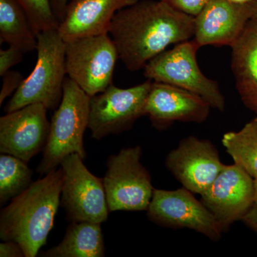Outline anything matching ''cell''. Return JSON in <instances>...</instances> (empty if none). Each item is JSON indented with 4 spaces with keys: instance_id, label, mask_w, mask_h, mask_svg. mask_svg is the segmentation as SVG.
<instances>
[{
    "instance_id": "cell-1",
    "label": "cell",
    "mask_w": 257,
    "mask_h": 257,
    "mask_svg": "<svg viewBox=\"0 0 257 257\" xmlns=\"http://www.w3.org/2000/svg\"><path fill=\"white\" fill-rule=\"evenodd\" d=\"M194 26V17L163 2L139 0L115 14L109 35L125 67L136 72L170 45L190 40Z\"/></svg>"
},
{
    "instance_id": "cell-2",
    "label": "cell",
    "mask_w": 257,
    "mask_h": 257,
    "mask_svg": "<svg viewBox=\"0 0 257 257\" xmlns=\"http://www.w3.org/2000/svg\"><path fill=\"white\" fill-rule=\"evenodd\" d=\"M63 182V169H55L14 198L0 213V239L20 243L26 257L36 256L53 228Z\"/></svg>"
},
{
    "instance_id": "cell-3",
    "label": "cell",
    "mask_w": 257,
    "mask_h": 257,
    "mask_svg": "<svg viewBox=\"0 0 257 257\" xmlns=\"http://www.w3.org/2000/svg\"><path fill=\"white\" fill-rule=\"evenodd\" d=\"M37 40L35 68L7 103L6 113L33 104H42L47 109L56 110L62 101L67 77L65 42L58 29L40 32Z\"/></svg>"
},
{
    "instance_id": "cell-4",
    "label": "cell",
    "mask_w": 257,
    "mask_h": 257,
    "mask_svg": "<svg viewBox=\"0 0 257 257\" xmlns=\"http://www.w3.org/2000/svg\"><path fill=\"white\" fill-rule=\"evenodd\" d=\"M89 102L90 96L66 77L63 97L52 116L47 145L37 167L40 175H47L57 169L72 154L86 158L84 135L89 124Z\"/></svg>"
},
{
    "instance_id": "cell-5",
    "label": "cell",
    "mask_w": 257,
    "mask_h": 257,
    "mask_svg": "<svg viewBox=\"0 0 257 257\" xmlns=\"http://www.w3.org/2000/svg\"><path fill=\"white\" fill-rule=\"evenodd\" d=\"M199 48L193 40L181 42L150 60L144 68V75L153 82L165 83L197 94L211 108L224 111L225 99L219 85L202 73L197 63Z\"/></svg>"
},
{
    "instance_id": "cell-6",
    "label": "cell",
    "mask_w": 257,
    "mask_h": 257,
    "mask_svg": "<svg viewBox=\"0 0 257 257\" xmlns=\"http://www.w3.org/2000/svg\"><path fill=\"white\" fill-rule=\"evenodd\" d=\"M140 146L122 149L106 162L104 188L109 211H147L153 196L151 176Z\"/></svg>"
},
{
    "instance_id": "cell-7",
    "label": "cell",
    "mask_w": 257,
    "mask_h": 257,
    "mask_svg": "<svg viewBox=\"0 0 257 257\" xmlns=\"http://www.w3.org/2000/svg\"><path fill=\"white\" fill-rule=\"evenodd\" d=\"M118 59L117 50L109 34L65 42L67 77L90 97L112 84Z\"/></svg>"
},
{
    "instance_id": "cell-8",
    "label": "cell",
    "mask_w": 257,
    "mask_h": 257,
    "mask_svg": "<svg viewBox=\"0 0 257 257\" xmlns=\"http://www.w3.org/2000/svg\"><path fill=\"white\" fill-rule=\"evenodd\" d=\"M152 81L121 89L110 84L104 92L91 96L88 128L92 138L100 140L111 135H119L133 127L145 116V106Z\"/></svg>"
},
{
    "instance_id": "cell-9",
    "label": "cell",
    "mask_w": 257,
    "mask_h": 257,
    "mask_svg": "<svg viewBox=\"0 0 257 257\" xmlns=\"http://www.w3.org/2000/svg\"><path fill=\"white\" fill-rule=\"evenodd\" d=\"M83 160L79 155L72 154L61 164L64 182L60 204L71 222L101 224L107 220L109 212L104 179L91 173Z\"/></svg>"
},
{
    "instance_id": "cell-10",
    "label": "cell",
    "mask_w": 257,
    "mask_h": 257,
    "mask_svg": "<svg viewBox=\"0 0 257 257\" xmlns=\"http://www.w3.org/2000/svg\"><path fill=\"white\" fill-rule=\"evenodd\" d=\"M193 194L184 187L175 190L154 189L147 217L162 227L193 230L214 242L219 241L223 234L219 223Z\"/></svg>"
},
{
    "instance_id": "cell-11",
    "label": "cell",
    "mask_w": 257,
    "mask_h": 257,
    "mask_svg": "<svg viewBox=\"0 0 257 257\" xmlns=\"http://www.w3.org/2000/svg\"><path fill=\"white\" fill-rule=\"evenodd\" d=\"M253 178L239 165H225L201 202L210 211L223 233L242 220L254 204Z\"/></svg>"
},
{
    "instance_id": "cell-12",
    "label": "cell",
    "mask_w": 257,
    "mask_h": 257,
    "mask_svg": "<svg viewBox=\"0 0 257 257\" xmlns=\"http://www.w3.org/2000/svg\"><path fill=\"white\" fill-rule=\"evenodd\" d=\"M167 170L184 188L202 194L224 169L219 151L209 140L189 136L166 157Z\"/></svg>"
},
{
    "instance_id": "cell-13",
    "label": "cell",
    "mask_w": 257,
    "mask_h": 257,
    "mask_svg": "<svg viewBox=\"0 0 257 257\" xmlns=\"http://www.w3.org/2000/svg\"><path fill=\"white\" fill-rule=\"evenodd\" d=\"M46 106L30 104L0 117V152L28 163L43 152L50 133Z\"/></svg>"
},
{
    "instance_id": "cell-14",
    "label": "cell",
    "mask_w": 257,
    "mask_h": 257,
    "mask_svg": "<svg viewBox=\"0 0 257 257\" xmlns=\"http://www.w3.org/2000/svg\"><path fill=\"white\" fill-rule=\"evenodd\" d=\"M256 13L257 2L239 4L230 0H209L200 13L194 17L193 40L199 47H231Z\"/></svg>"
},
{
    "instance_id": "cell-15",
    "label": "cell",
    "mask_w": 257,
    "mask_h": 257,
    "mask_svg": "<svg viewBox=\"0 0 257 257\" xmlns=\"http://www.w3.org/2000/svg\"><path fill=\"white\" fill-rule=\"evenodd\" d=\"M211 108L197 94L165 83L152 82L144 111L154 127L164 130L175 121L204 122Z\"/></svg>"
},
{
    "instance_id": "cell-16",
    "label": "cell",
    "mask_w": 257,
    "mask_h": 257,
    "mask_svg": "<svg viewBox=\"0 0 257 257\" xmlns=\"http://www.w3.org/2000/svg\"><path fill=\"white\" fill-rule=\"evenodd\" d=\"M139 0H69L58 32L64 42L109 34L115 14Z\"/></svg>"
},
{
    "instance_id": "cell-17",
    "label": "cell",
    "mask_w": 257,
    "mask_h": 257,
    "mask_svg": "<svg viewBox=\"0 0 257 257\" xmlns=\"http://www.w3.org/2000/svg\"><path fill=\"white\" fill-rule=\"evenodd\" d=\"M231 48V70L246 107L257 114V13Z\"/></svg>"
},
{
    "instance_id": "cell-18",
    "label": "cell",
    "mask_w": 257,
    "mask_h": 257,
    "mask_svg": "<svg viewBox=\"0 0 257 257\" xmlns=\"http://www.w3.org/2000/svg\"><path fill=\"white\" fill-rule=\"evenodd\" d=\"M44 257H102L105 245L101 224L74 221L57 246L41 253Z\"/></svg>"
},
{
    "instance_id": "cell-19",
    "label": "cell",
    "mask_w": 257,
    "mask_h": 257,
    "mask_svg": "<svg viewBox=\"0 0 257 257\" xmlns=\"http://www.w3.org/2000/svg\"><path fill=\"white\" fill-rule=\"evenodd\" d=\"M0 43L24 54L37 50V35L25 10L17 0H0Z\"/></svg>"
},
{
    "instance_id": "cell-20",
    "label": "cell",
    "mask_w": 257,
    "mask_h": 257,
    "mask_svg": "<svg viewBox=\"0 0 257 257\" xmlns=\"http://www.w3.org/2000/svg\"><path fill=\"white\" fill-rule=\"evenodd\" d=\"M234 164L253 179L257 177V117L246 123L239 131L225 133L221 140Z\"/></svg>"
},
{
    "instance_id": "cell-21",
    "label": "cell",
    "mask_w": 257,
    "mask_h": 257,
    "mask_svg": "<svg viewBox=\"0 0 257 257\" xmlns=\"http://www.w3.org/2000/svg\"><path fill=\"white\" fill-rule=\"evenodd\" d=\"M28 163L8 154L0 156V204L4 205L33 183Z\"/></svg>"
},
{
    "instance_id": "cell-22",
    "label": "cell",
    "mask_w": 257,
    "mask_h": 257,
    "mask_svg": "<svg viewBox=\"0 0 257 257\" xmlns=\"http://www.w3.org/2000/svg\"><path fill=\"white\" fill-rule=\"evenodd\" d=\"M25 10L36 35L58 29L59 23L52 10L51 0H17Z\"/></svg>"
},
{
    "instance_id": "cell-23",
    "label": "cell",
    "mask_w": 257,
    "mask_h": 257,
    "mask_svg": "<svg viewBox=\"0 0 257 257\" xmlns=\"http://www.w3.org/2000/svg\"><path fill=\"white\" fill-rule=\"evenodd\" d=\"M3 87L0 92V105L3 101L18 90L24 81L23 74L17 71H11L3 76Z\"/></svg>"
},
{
    "instance_id": "cell-24",
    "label": "cell",
    "mask_w": 257,
    "mask_h": 257,
    "mask_svg": "<svg viewBox=\"0 0 257 257\" xmlns=\"http://www.w3.org/2000/svg\"><path fill=\"white\" fill-rule=\"evenodd\" d=\"M160 1L163 2L182 13L196 17L200 13L209 0H160Z\"/></svg>"
},
{
    "instance_id": "cell-25",
    "label": "cell",
    "mask_w": 257,
    "mask_h": 257,
    "mask_svg": "<svg viewBox=\"0 0 257 257\" xmlns=\"http://www.w3.org/2000/svg\"><path fill=\"white\" fill-rule=\"evenodd\" d=\"M24 53L14 47H8L6 50H0V76L3 77L10 69L20 63L23 59Z\"/></svg>"
},
{
    "instance_id": "cell-26",
    "label": "cell",
    "mask_w": 257,
    "mask_h": 257,
    "mask_svg": "<svg viewBox=\"0 0 257 257\" xmlns=\"http://www.w3.org/2000/svg\"><path fill=\"white\" fill-rule=\"evenodd\" d=\"M0 256L26 257L23 247L14 241H3L0 243Z\"/></svg>"
},
{
    "instance_id": "cell-27",
    "label": "cell",
    "mask_w": 257,
    "mask_h": 257,
    "mask_svg": "<svg viewBox=\"0 0 257 257\" xmlns=\"http://www.w3.org/2000/svg\"><path fill=\"white\" fill-rule=\"evenodd\" d=\"M241 221L257 234V209L255 206H253Z\"/></svg>"
},
{
    "instance_id": "cell-28",
    "label": "cell",
    "mask_w": 257,
    "mask_h": 257,
    "mask_svg": "<svg viewBox=\"0 0 257 257\" xmlns=\"http://www.w3.org/2000/svg\"><path fill=\"white\" fill-rule=\"evenodd\" d=\"M69 0H51L52 10L57 17L59 23L62 21L64 15V10Z\"/></svg>"
},
{
    "instance_id": "cell-29",
    "label": "cell",
    "mask_w": 257,
    "mask_h": 257,
    "mask_svg": "<svg viewBox=\"0 0 257 257\" xmlns=\"http://www.w3.org/2000/svg\"><path fill=\"white\" fill-rule=\"evenodd\" d=\"M253 189H254V197H253L254 204L253 206H255L257 209V177L253 179Z\"/></svg>"
},
{
    "instance_id": "cell-30",
    "label": "cell",
    "mask_w": 257,
    "mask_h": 257,
    "mask_svg": "<svg viewBox=\"0 0 257 257\" xmlns=\"http://www.w3.org/2000/svg\"><path fill=\"white\" fill-rule=\"evenodd\" d=\"M235 3H239V4H246V3H254L257 0H230Z\"/></svg>"
}]
</instances>
